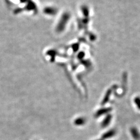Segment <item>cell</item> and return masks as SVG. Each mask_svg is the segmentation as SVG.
Instances as JSON below:
<instances>
[{
    "mask_svg": "<svg viewBox=\"0 0 140 140\" xmlns=\"http://www.w3.org/2000/svg\"><path fill=\"white\" fill-rule=\"evenodd\" d=\"M134 102L136 104L137 107L140 110V97H136L134 100Z\"/></svg>",
    "mask_w": 140,
    "mask_h": 140,
    "instance_id": "cell-9",
    "label": "cell"
},
{
    "mask_svg": "<svg viewBox=\"0 0 140 140\" xmlns=\"http://www.w3.org/2000/svg\"><path fill=\"white\" fill-rule=\"evenodd\" d=\"M112 111V108L110 107H107V108H100L97 112H96L95 114V116L96 117H100L101 116L104 115V114H107L108 113H110Z\"/></svg>",
    "mask_w": 140,
    "mask_h": 140,
    "instance_id": "cell-3",
    "label": "cell"
},
{
    "mask_svg": "<svg viewBox=\"0 0 140 140\" xmlns=\"http://www.w3.org/2000/svg\"><path fill=\"white\" fill-rule=\"evenodd\" d=\"M112 119V116L111 114H107L106 117L103 120L101 123V126L103 128L106 127L110 123L111 120Z\"/></svg>",
    "mask_w": 140,
    "mask_h": 140,
    "instance_id": "cell-5",
    "label": "cell"
},
{
    "mask_svg": "<svg viewBox=\"0 0 140 140\" xmlns=\"http://www.w3.org/2000/svg\"><path fill=\"white\" fill-rule=\"evenodd\" d=\"M44 15L48 17L55 16L58 13V8L54 5H46L42 9Z\"/></svg>",
    "mask_w": 140,
    "mask_h": 140,
    "instance_id": "cell-2",
    "label": "cell"
},
{
    "mask_svg": "<svg viewBox=\"0 0 140 140\" xmlns=\"http://www.w3.org/2000/svg\"><path fill=\"white\" fill-rule=\"evenodd\" d=\"M85 122V120L83 118H79L77 120H76L75 121V123L76 125H82L83 124H84Z\"/></svg>",
    "mask_w": 140,
    "mask_h": 140,
    "instance_id": "cell-7",
    "label": "cell"
},
{
    "mask_svg": "<svg viewBox=\"0 0 140 140\" xmlns=\"http://www.w3.org/2000/svg\"><path fill=\"white\" fill-rule=\"evenodd\" d=\"M102 140V139H99V140Z\"/></svg>",
    "mask_w": 140,
    "mask_h": 140,
    "instance_id": "cell-10",
    "label": "cell"
},
{
    "mask_svg": "<svg viewBox=\"0 0 140 140\" xmlns=\"http://www.w3.org/2000/svg\"><path fill=\"white\" fill-rule=\"evenodd\" d=\"M115 134H116V131L114 129H111V130H109L104 133V134L102 136V139H110L113 137L115 135Z\"/></svg>",
    "mask_w": 140,
    "mask_h": 140,
    "instance_id": "cell-4",
    "label": "cell"
},
{
    "mask_svg": "<svg viewBox=\"0 0 140 140\" xmlns=\"http://www.w3.org/2000/svg\"><path fill=\"white\" fill-rule=\"evenodd\" d=\"M6 5L14 15L36 16L40 11L36 0H5Z\"/></svg>",
    "mask_w": 140,
    "mask_h": 140,
    "instance_id": "cell-1",
    "label": "cell"
},
{
    "mask_svg": "<svg viewBox=\"0 0 140 140\" xmlns=\"http://www.w3.org/2000/svg\"><path fill=\"white\" fill-rule=\"evenodd\" d=\"M111 92H112L111 90H109L107 92L106 95V96H105L104 99H103V104H104V103H106V102H107V101H108V96H110V95H111Z\"/></svg>",
    "mask_w": 140,
    "mask_h": 140,
    "instance_id": "cell-8",
    "label": "cell"
},
{
    "mask_svg": "<svg viewBox=\"0 0 140 140\" xmlns=\"http://www.w3.org/2000/svg\"><path fill=\"white\" fill-rule=\"evenodd\" d=\"M131 135L132 137L136 140H139L140 139V133L138 130L136 128H132L130 130Z\"/></svg>",
    "mask_w": 140,
    "mask_h": 140,
    "instance_id": "cell-6",
    "label": "cell"
}]
</instances>
